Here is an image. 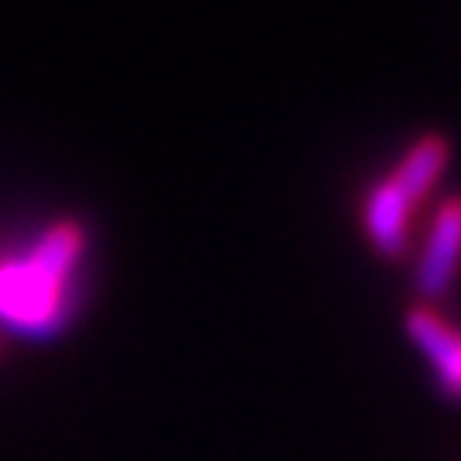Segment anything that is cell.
Returning <instances> with one entry per match:
<instances>
[{"mask_svg":"<svg viewBox=\"0 0 461 461\" xmlns=\"http://www.w3.org/2000/svg\"><path fill=\"white\" fill-rule=\"evenodd\" d=\"M447 158H451V150H447L445 137H420V140L400 158L393 178L403 185L413 195V202L420 205V198L428 195L430 188L438 185V178L445 175Z\"/></svg>","mask_w":461,"mask_h":461,"instance_id":"cell-5","label":"cell"},{"mask_svg":"<svg viewBox=\"0 0 461 461\" xmlns=\"http://www.w3.org/2000/svg\"><path fill=\"white\" fill-rule=\"evenodd\" d=\"M83 260V230L55 222L21 257L0 260V325L24 339H55L72 318V280Z\"/></svg>","mask_w":461,"mask_h":461,"instance_id":"cell-1","label":"cell"},{"mask_svg":"<svg viewBox=\"0 0 461 461\" xmlns=\"http://www.w3.org/2000/svg\"><path fill=\"white\" fill-rule=\"evenodd\" d=\"M417 202L413 195L396 182L393 175L383 178L379 185H373V192L366 195L363 209V226L369 243L376 247V253L383 257H403L407 249V236H411V219Z\"/></svg>","mask_w":461,"mask_h":461,"instance_id":"cell-3","label":"cell"},{"mask_svg":"<svg viewBox=\"0 0 461 461\" xmlns=\"http://www.w3.org/2000/svg\"><path fill=\"white\" fill-rule=\"evenodd\" d=\"M461 264V198H447L438 209L430 232L424 240V253L417 264V291L428 301L447 294V287L455 284Z\"/></svg>","mask_w":461,"mask_h":461,"instance_id":"cell-2","label":"cell"},{"mask_svg":"<svg viewBox=\"0 0 461 461\" xmlns=\"http://www.w3.org/2000/svg\"><path fill=\"white\" fill-rule=\"evenodd\" d=\"M407 335L434 366L445 393L461 396V335L447 321H441L430 308H413L407 314Z\"/></svg>","mask_w":461,"mask_h":461,"instance_id":"cell-4","label":"cell"}]
</instances>
